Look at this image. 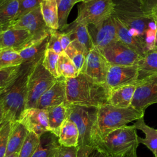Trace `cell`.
I'll return each mask as SVG.
<instances>
[{
	"instance_id": "cell-17",
	"label": "cell",
	"mask_w": 157,
	"mask_h": 157,
	"mask_svg": "<svg viewBox=\"0 0 157 157\" xmlns=\"http://www.w3.org/2000/svg\"><path fill=\"white\" fill-rule=\"evenodd\" d=\"M66 102V78H58L53 85L40 98L36 108L48 110Z\"/></svg>"
},
{
	"instance_id": "cell-9",
	"label": "cell",
	"mask_w": 157,
	"mask_h": 157,
	"mask_svg": "<svg viewBox=\"0 0 157 157\" xmlns=\"http://www.w3.org/2000/svg\"><path fill=\"white\" fill-rule=\"evenodd\" d=\"M94 47L100 50L118 40L112 13L98 22L87 26Z\"/></svg>"
},
{
	"instance_id": "cell-28",
	"label": "cell",
	"mask_w": 157,
	"mask_h": 157,
	"mask_svg": "<svg viewBox=\"0 0 157 157\" xmlns=\"http://www.w3.org/2000/svg\"><path fill=\"white\" fill-rule=\"evenodd\" d=\"M137 67L139 71L138 80L157 74V49L148 50L139 61Z\"/></svg>"
},
{
	"instance_id": "cell-6",
	"label": "cell",
	"mask_w": 157,
	"mask_h": 157,
	"mask_svg": "<svg viewBox=\"0 0 157 157\" xmlns=\"http://www.w3.org/2000/svg\"><path fill=\"white\" fill-rule=\"evenodd\" d=\"M42 60L33 66L28 78L26 108H36L42 95L56 79L42 65Z\"/></svg>"
},
{
	"instance_id": "cell-52",
	"label": "cell",
	"mask_w": 157,
	"mask_h": 157,
	"mask_svg": "<svg viewBox=\"0 0 157 157\" xmlns=\"http://www.w3.org/2000/svg\"><path fill=\"white\" fill-rule=\"evenodd\" d=\"M56 2H57V3H58V2H59V1H60V0H56Z\"/></svg>"
},
{
	"instance_id": "cell-21",
	"label": "cell",
	"mask_w": 157,
	"mask_h": 157,
	"mask_svg": "<svg viewBox=\"0 0 157 157\" xmlns=\"http://www.w3.org/2000/svg\"><path fill=\"white\" fill-rule=\"evenodd\" d=\"M60 145L58 137L47 131L40 136L39 144L33 157H56Z\"/></svg>"
},
{
	"instance_id": "cell-24",
	"label": "cell",
	"mask_w": 157,
	"mask_h": 157,
	"mask_svg": "<svg viewBox=\"0 0 157 157\" xmlns=\"http://www.w3.org/2000/svg\"><path fill=\"white\" fill-rule=\"evenodd\" d=\"M18 9V0H0V28H10L15 21Z\"/></svg>"
},
{
	"instance_id": "cell-11",
	"label": "cell",
	"mask_w": 157,
	"mask_h": 157,
	"mask_svg": "<svg viewBox=\"0 0 157 157\" xmlns=\"http://www.w3.org/2000/svg\"><path fill=\"white\" fill-rule=\"evenodd\" d=\"M110 65L137 66L142 57L120 40L99 50Z\"/></svg>"
},
{
	"instance_id": "cell-13",
	"label": "cell",
	"mask_w": 157,
	"mask_h": 157,
	"mask_svg": "<svg viewBox=\"0 0 157 157\" xmlns=\"http://www.w3.org/2000/svg\"><path fill=\"white\" fill-rule=\"evenodd\" d=\"M139 71L137 66L110 65L107 72L105 85L110 91L135 83L137 82Z\"/></svg>"
},
{
	"instance_id": "cell-33",
	"label": "cell",
	"mask_w": 157,
	"mask_h": 157,
	"mask_svg": "<svg viewBox=\"0 0 157 157\" xmlns=\"http://www.w3.org/2000/svg\"><path fill=\"white\" fill-rule=\"evenodd\" d=\"M40 137L33 132H29L20 149L18 157H33L39 144Z\"/></svg>"
},
{
	"instance_id": "cell-25",
	"label": "cell",
	"mask_w": 157,
	"mask_h": 157,
	"mask_svg": "<svg viewBox=\"0 0 157 157\" xmlns=\"http://www.w3.org/2000/svg\"><path fill=\"white\" fill-rule=\"evenodd\" d=\"M78 130L76 124L67 118L62 124L58 136V141L64 147H78Z\"/></svg>"
},
{
	"instance_id": "cell-20",
	"label": "cell",
	"mask_w": 157,
	"mask_h": 157,
	"mask_svg": "<svg viewBox=\"0 0 157 157\" xmlns=\"http://www.w3.org/2000/svg\"><path fill=\"white\" fill-rule=\"evenodd\" d=\"M136 83L110 91L107 104L118 108L129 107L136 90Z\"/></svg>"
},
{
	"instance_id": "cell-8",
	"label": "cell",
	"mask_w": 157,
	"mask_h": 157,
	"mask_svg": "<svg viewBox=\"0 0 157 157\" xmlns=\"http://www.w3.org/2000/svg\"><path fill=\"white\" fill-rule=\"evenodd\" d=\"M79 5L78 14L74 22L89 25L107 17L113 11L112 0H93Z\"/></svg>"
},
{
	"instance_id": "cell-4",
	"label": "cell",
	"mask_w": 157,
	"mask_h": 157,
	"mask_svg": "<svg viewBox=\"0 0 157 157\" xmlns=\"http://www.w3.org/2000/svg\"><path fill=\"white\" fill-rule=\"evenodd\" d=\"M33 65L22 64L17 78L0 94V103L3 108L5 121H18L25 109L28 78Z\"/></svg>"
},
{
	"instance_id": "cell-35",
	"label": "cell",
	"mask_w": 157,
	"mask_h": 157,
	"mask_svg": "<svg viewBox=\"0 0 157 157\" xmlns=\"http://www.w3.org/2000/svg\"><path fill=\"white\" fill-rule=\"evenodd\" d=\"M64 52L74 63L77 74H80L83 66L86 55L81 50L74 47L72 44H71Z\"/></svg>"
},
{
	"instance_id": "cell-22",
	"label": "cell",
	"mask_w": 157,
	"mask_h": 157,
	"mask_svg": "<svg viewBox=\"0 0 157 157\" xmlns=\"http://www.w3.org/2000/svg\"><path fill=\"white\" fill-rule=\"evenodd\" d=\"M28 133V130L19 121L11 122V129L6 156L19 153Z\"/></svg>"
},
{
	"instance_id": "cell-29",
	"label": "cell",
	"mask_w": 157,
	"mask_h": 157,
	"mask_svg": "<svg viewBox=\"0 0 157 157\" xmlns=\"http://www.w3.org/2000/svg\"><path fill=\"white\" fill-rule=\"evenodd\" d=\"M42 15L47 26L58 30V4L56 0H43L40 5Z\"/></svg>"
},
{
	"instance_id": "cell-23",
	"label": "cell",
	"mask_w": 157,
	"mask_h": 157,
	"mask_svg": "<svg viewBox=\"0 0 157 157\" xmlns=\"http://www.w3.org/2000/svg\"><path fill=\"white\" fill-rule=\"evenodd\" d=\"M113 16L117 28L118 40L131 48L143 58L148 52L147 48L129 32V31L123 25V24L117 17L113 15Z\"/></svg>"
},
{
	"instance_id": "cell-1",
	"label": "cell",
	"mask_w": 157,
	"mask_h": 157,
	"mask_svg": "<svg viewBox=\"0 0 157 157\" xmlns=\"http://www.w3.org/2000/svg\"><path fill=\"white\" fill-rule=\"evenodd\" d=\"M112 14L117 17L129 32L147 48H154L156 22L151 15H146L138 0H112Z\"/></svg>"
},
{
	"instance_id": "cell-37",
	"label": "cell",
	"mask_w": 157,
	"mask_h": 157,
	"mask_svg": "<svg viewBox=\"0 0 157 157\" xmlns=\"http://www.w3.org/2000/svg\"><path fill=\"white\" fill-rule=\"evenodd\" d=\"M42 1L43 0H18V9L15 22L26 14L39 7Z\"/></svg>"
},
{
	"instance_id": "cell-10",
	"label": "cell",
	"mask_w": 157,
	"mask_h": 157,
	"mask_svg": "<svg viewBox=\"0 0 157 157\" xmlns=\"http://www.w3.org/2000/svg\"><path fill=\"white\" fill-rule=\"evenodd\" d=\"M157 103V74L138 80L131 107L145 112L151 104Z\"/></svg>"
},
{
	"instance_id": "cell-16",
	"label": "cell",
	"mask_w": 157,
	"mask_h": 157,
	"mask_svg": "<svg viewBox=\"0 0 157 157\" xmlns=\"http://www.w3.org/2000/svg\"><path fill=\"white\" fill-rule=\"evenodd\" d=\"M18 121L29 132H33L39 137L50 131L47 110L38 108L25 109Z\"/></svg>"
},
{
	"instance_id": "cell-41",
	"label": "cell",
	"mask_w": 157,
	"mask_h": 157,
	"mask_svg": "<svg viewBox=\"0 0 157 157\" xmlns=\"http://www.w3.org/2000/svg\"><path fill=\"white\" fill-rule=\"evenodd\" d=\"M143 12L147 15H151L153 9L157 6V0H138Z\"/></svg>"
},
{
	"instance_id": "cell-48",
	"label": "cell",
	"mask_w": 157,
	"mask_h": 157,
	"mask_svg": "<svg viewBox=\"0 0 157 157\" xmlns=\"http://www.w3.org/2000/svg\"><path fill=\"white\" fill-rule=\"evenodd\" d=\"M18 155H19V153H14L9 155L5 156V157H18Z\"/></svg>"
},
{
	"instance_id": "cell-27",
	"label": "cell",
	"mask_w": 157,
	"mask_h": 157,
	"mask_svg": "<svg viewBox=\"0 0 157 157\" xmlns=\"http://www.w3.org/2000/svg\"><path fill=\"white\" fill-rule=\"evenodd\" d=\"M133 124L137 129L142 131L145 135L144 139L138 136L139 143L145 145L153 152L155 157H157V129L146 124L144 117L136 120Z\"/></svg>"
},
{
	"instance_id": "cell-18",
	"label": "cell",
	"mask_w": 157,
	"mask_h": 157,
	"mask_svg": "<svg viewBox=\"0 0 157 157\" xmlns=\"http://www.w3.org/2000/svg\"><path fill=\"white\" fill-rule=\"evenodd\" d=\"M60 32L69 33L72 40L71 44L86 55L91 50L94 48L86 25L73 21L67 24Z\"/></svg>"
},
{
	"instance_id": "cell-12",
	"label": "cell",
	"mask_w": 157,
	"mask_h": 157,
	"mask_svg": "<svg viewBox=\"0 0 157 157\" xmlns=\"http://www.w3.org/2000/svg\"><path fill=\"white\" fill-rule=\"evenodd\" d=\"M10 28L27 30L36 41L49 35L51 29L47 26L44 20L40 6L17 20Z\"/></svg>"
},
{
	"instance_id": "cell-46",
	"label": "cell",
	"mask_w": 157,
	"mask_h": 157,
	"mask_svg": "<svg viewBox=\"0 0 157 157\" xmlns=\"http://www.w3.org/2000/svg\"><path fill=\"white\" fill-rule=\"evenodd\" d=\"M153 18L155 21H157V6L153 9L151 13Z\"/></svg>"
},
{
	"instance_id": "cell-45",
	"label": "cell",
	"mask_w": 157,
	"mask_h": 157,
	"mask_svg": "<svg viewBox=\"0 0 157 157\" xmlns=\"http://www.w3.org/2000/svg\"><path fill=\"white\" fill-rule=\"evenodd\" d=\"M4 121H5L4 120V110H3V108L0 103V124L3 123Z\"/></svg>"
},
{
	"instance_id": "cell-14",
	"label": "cell",
	"mask_w": 157,
	"mask_h": 157,
	"mask_svg": "<svg viewBox=\"0 0 157 157\" xmlns=\"http://www.w3.org/2000/svg\"><path fill=\"white\" fill-rule=\"evenodd\" d=\"M110 64L96 48L87 54L80 73H83L96 82L105 84V80Z\"/></svg>"
},
{
	"instance_id": "cell-42",
	"label": "cell",
	"mask_w": 157,
	"mask_h": 157,
	"mask_svg": "<svg viewBox=\"0 0 157 157\" xmlns=\"http://www.w3.org/2000/svg\"><path fill=\"white\" fill-rule=\"evenodd\" d=\"M94 147L90 145H84L78 147L77 157H89Z\"/></svg>"
},
{
	"instance_id": "cell-3",
	"label": "cell",
	"mask_w": 157,
	"mask_h": 157,
	"mask_svg": "<svg viewBox=\"0 0 157 157\" xmlns=\"http://www.w3.org/2000/svg\"><path fill=\"white\" fill-rule=\"evenodd\" d=\"M144 112L132 107L118 108L105 104L97 108L96 115L91 131V145L104 139L112 131L127 123L144 117Z\"/></svg>"
},
{
	"instance_id": "cell-2",
	"label": "cell",
	"mask_w": 157,
	"mask_h": 157,
	"mask_svg": "<svg viewBox=\"0 0 157 157\" xmlns=\"http://www.w3.org/2000/svg\"><path fill=\"white\" fill-rule=\"evenodd\" d=\"M66 103L99 107L107 104L110 91L88 75L80 73L74 78H66Z\"/></svg>"
},
{
	"instance_id": "cell-5",
	"label": "cell",
	"mask_w": 157,
	"mask_h": 157,
	"mask_svg": "<svg viewBox=\"0 0 157 157\" xmlns=\"http://www.w3.org/2000/svg\"><path fill=\"white\" fill-rule=\"evenodd\" d=\"M136 130L134 124L124 125L110 132L94 147L107 157H137L136 151L139 143Z\"/></svg>"
},
{
	"instance_id": "cell-47",
	"label": "cell",
	"mask_w": 157,
	"mask_h": 157,
	"mask_svg": "<svg viewBox=\"0 0 157 157\" xmlns=\"http://www.w3.org/2000/svg\"><path fill=\"white\" fill-rule=\"evenodd\" d=\"M156 22V34H155V44H154V48L155 49H157V21Z\"/></svg>"
},
{
	"instance_id": "cell-38",
	"label": "cell",
	"mask_w": 157,
	"mask_h": 157,
	"mask_svg": "<svg viewBox=\"0 0 157 157\" xmlns=\"http://www.w3.org/2000/svg\"><path fill=\"white\" fill-rule=\"evenodd\" d=\"M10 129L11 122L6 121L0 130V157L6 156Z\"/></svg>"
},
{
	"instance_id": "cell-51",
	"label": "cell",
	"mask_w": 157,
	"mask_h": 157,
	"mask_svg": "<svg viewBox=\"0 0 157 157\" xmlns=\"http://www.w3.org/2000/svg\"><path fill=\"white\" fill-rule=\"evenodd\" d=\"M113 157H123L122 156H113Z\"/></svg>"
},
{
	"instance_id": "cell-43",
	"label": "cell",
	"mask_w": 157,
	"mask_h": 157,
	"mask_svg": "<svg viewBox=\"0 0 157 157\" xmlns=\"http://www.w3.org/2000/svg\"><path fill=\"white\" fill-rule=\"evenodd\" d=\"M60 42L63 51H64L72 42L69 34L67 33L60 32Z\"/></svg>"
},
{
	"instance_id": "cell-7",
	"label": "cell",
	"mask_w": 157,
	"mask_h": 157,
	"mask_svg": "<svg viewBox=\"0 0 157 157\" xmlns=\"http://www.w3.org/2000/svg\"><path fill=\"white\" fill-rule=\"evenodd\" d=\"M67 104V118L77 126L79 136L78 147L91 145V131L94 121L97 108Z\"/></svg>"
},
{
	"instance_id": "cell-39",
	"label": "cell",
	"mask_w": 157,
	"mask_h": 157,
	"mask_svg": "<svg viewBox=\"0 0 157 157\" xmlns=\"http://www.w3.org/2000/svg\"><path fill=\"white\" fill-rule=\"evenodd\" d=\"M47 49H51L58 55L63 52L60 42V31L58 30L50 29V37L48 42Z\"/></svg>"
},
{
	"instance_id": "cell-53",
	"label": "cell",
	"mask_w": 157,
	"mask_h": 157,
	"mask_svg": "<svg viewBox=\"0 0 157 157\" xmlns=\"http://www.w3.org/2000/svg\"><path fill=\"white\" fill-rule=\"evenodd\" d=\"M1 32H2V29L0 28V33H1Z\"/></svg>"
},
{
	"instance_id": "cell-36",
	"label": "cell",
	"mask_w": 157,
	"mask_h": 157,
	"mask_svg": "<svg viewBox=\"0 0 157 157\" xmlns=\"http://www.w3.org/2000/svg\"><path fill=\"white\" fill-rule=\"evenodd\" d=\"M59 55L52 50L47 49L42 62L43 66L56 78H59L56 70Z\"/></svg>"
},
{
	"instance_id": "cell-32",
	"label": "cell",
	"mask_w": 157,
	"mask_h": 157,
	"mask_svg": "<svg viewBox=\"0 0 157 157\" xmlns=\"http://www.w3.org/2000/svg\"><path fill=\"white\" fill-rule=\"evenodd\" d=\"M80 2V0H60L58 4V31H62L67 25V18L70 11L77 3Z\"/></svg>"
},
{
	"instance_id": "cell-40",
	"label": "cell",
	"mask_w": 157,
	"mask_h": 157,
	"mask_svg": "<svg viewBox=\"0 0 157 157\" xmlns=\"http://www.w3.org/2000/svg\"><path fill=\"white\" fill-rule=\"evenodd\" d=\"M78 147H64L60 145L56 157H77Z\"/></svg>"
},
{
	"instance_id": "cell-15",
	"label": "cell",
	"mask_w": 157,
	"mask_h": 157,
	"mask_svg": "<svg viewBox=\"0 0 157 157\" xmlns=\"http://www.w3.org/2000/svg\"><path fill=\"white\" fill-rule=\"evenodd\" d=\"M34 41V37L27 30L10 28L0 33V50L10 48L19 52Z\"/></svg>"
},
{
	"instance_id": "cell-30",
	"label": "cell",
	"mask_w": 157,
	"mask_h": 157,
	"mask_svg": "<svg viewBox=\"0 0 157 157\" xmlns=\"http://www.w3.org/2000/svg\"><path fill=\"white\" fill-rule=\"evenodd\" d=\"M56 70L59 77L70 78H74L78 75L74 63L64 52L59 55Z\"/></svg>"
},
{
	"instance_id": "cell-49",
	"label": "cell",
	"mask_w": 157,
	"mask_h": 157,
	"mask_svg": "<svg viewBox=\"0 0 157 157\" xmlns=\"http://www.w3.org/2000/svg\"><path fill=\"white\" fill-rule=\"evenodd\" d=\"M93 1V0H82V1H81V2H88V1Z\"/></svg>"
},
{
	"instance_id": "cell-44",
	"label": "cell",
	"mask_w": 157,
	"mask_h": 157,
	"mask_svg": "<svg viewBox=\"0 0 157 157\" xmlns=\"http://www.w3.org/2000/svg\"><path fill=\"white\" fill-rule=\"evenodd\" d=\"M89 157H107V156L101 151L94 148L92 151V152L91 153V154L90 155Z\"/></svg>"
},
{
	"instance_id": "cell-26",
	"label": "cell",
	"mask_w": 157,
	"mask_h": 157,
	"mask_svg": "<svg viewBox=\"0 0 157 157\" xmlns=\"http://www.w3.org/2000/svg\"><path fill=\"white\" fill-rule=\"evenodd\" d=\"M50 131L58 137L61 127L67 118L66 102L47 110Z\"/></svg>"
},
{
	"instance_id": "cell-54",
	"label": "cell",
	"mask_w": 157,
	"mask_h": 157,
	"mask_svg": "<svg viewBox=\"0 0 157 157\" xmlns=\"http://www.w3.org/2000/svg\"><path fill=\"white\" fill-rule=\"evenodd\" d=\"M80 2H81V1H82V0H80Z\"/></svg>"
},
{
	"instance_id": "cell-50",
	"label": "cell",
	"mask_w": 157,
	"mask_h": 157,
	"mask_svg": "<svg viewBox=\"0 0 157 157\" xmlns=\"http://www.w3.org/2000/svg\"><path fill=\"white\" fill-rule=\"evenodd\" d=\"M5 121H4L3 123H2L1 124H0V130H1V129L2 128V126H3V124H4V123H5Z\"/></svg>"
},
{
	"instance_id": "cell-31",
	"label": "cell",
	"mask_w": 157,
	"mask_h": 157,
	"mask_svg": "<svg viewBox=\"0 0 157 157\" xmlns=\"http://www.w3.org/2000/svg\"><path fill=\"white\" fill-rule=\"evenodd\" d=\"M23 62V59L18 52L10 48L0 50V68L19 66Z\"/></svg>"
},
{
	"instance_id": "cell-19",
	"label": "cell",
	"mask_w": 157,
	"mask_h": 157,
	"mask_svg": "<svg viewBox=\"0 0 157 157\" xmlns=\"http://www.w3.org/2000/svg\"><path fill=\"white\" fill-rule=\"evenodd\" d=\"M49 37L50 34L42 39L33 42L19 52L23 59V64H36L42 61L47 49Z\"/></svg>"
},
{
	"instance_id": "cell-34",
	"label": "cell",
	"mask_w": 157,
	"mask_h": 157,
	"mask_svg": "<svg viewBox=\"0 0 157 157\" xmlns=\"http://www.w3.org/2000/svg\"><path fill=\"white\" fill-rule=\"evenodd\" d=\"M21 66L0 68V94L18 77Z\"/></svg>"
}]
</instances>
